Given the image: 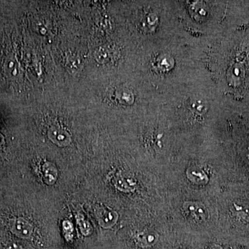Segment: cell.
Listing matches in <instances>:
<instances>
[{
	"label": "cell",
	"mask_w": 249,
	"mask_h": 249,
	"mask_svg": "<svg viewBox=\"0 0 249 249\" xmlns=\"http://www.w3.org/2000/svg\"><path fill=\"white\" fill-rule=\"evenodd\" d=\"M174 66L173 59L168 55H162L157 58L155 61V67L160 71H168Z\"/></svg>",
	"instance_id": "6da1fadb"
},
{
	"label": "cell",
	"mask_w": 249,
	"mask_h": 249,
	"mask_svg": "<svg viewBox=\"0 0 249 249\" xmlns=\"http://www.w3.org/2000/svg\"><path fill=\"white\" fill-rule=\"evenodd\" d=\"M13 231L17 235H22V237H27L30 234L31 228L27 222L22 219H18L14 221L12 227Z\"/></svg>",
	"instance_id": "7a4b0ae2"
},
{
	"label": "cell",
	"mask_w": 249,
	"mask_h": 249,
	"mask_svg": "<svg viewBox=\"0 0 249 249\" xmlns=\"http://www.w3.org/2000/svg\"><path fill=\"white\" fill-rule=\"evenodd\" d=\"M189 107L193 112L204 114L209 109V105L201 99H194L189 103Z\"/></svg>",
	"instance_id": "3957f363"
}]
</instances>
